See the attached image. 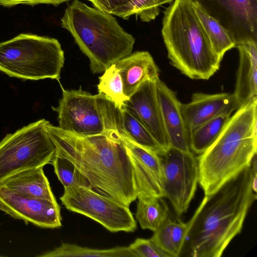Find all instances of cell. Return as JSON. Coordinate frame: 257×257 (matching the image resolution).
Segmentation results:
<instances>
[{
    "label": "cell",
    "mask_w": 257,
    "mask_h": 257,
    "mask_svg": "<svg viewBox=\"0 0 257 257\" xmlns=\"http://www.w3.org/2000/svg\"><path fill=\"white\" fill-rule=\"evenodd\" d=\"M122 79L124 94L128 98L147 80L159 78V70L148 51H136L115 63Z\"/></svg>",
    "instance_id": "19"
},
{
    "label": "cell",
    "mask_w": 257,
    "mask_h": 257,
    "mask_svg": "<svg viewBox=\"0 0 257 257\" xmlns=\"http://www.w3.org/2000/svg\"><path fill=\"white\" fill-rule=\"evenodd\" d=\"M62 96L56 107L58 127L71 133L93 135L104 133V126L96 96L82 89H65L60 84Z\"/></svg>",
    "instance_id": "10"
},
{
    "label": "cell",
    "mask_w": 257,
    "mask_h": 257,
    "mask_svg": "<svg viewBox=\"0 0 257 257\" xmlns=\"http://www.w3.org/2000/svg\"><path fill=\"white\" fill-rule=\"evenodd\" d=\"M70 1L75 0H0V5L6 7H11L21 4L34 6L45 4L58 6L61 3Z\"/></svg>",
    "instance_id": "31"
},
{
    "label": "cell",
    "mask_w": 257,
    "mask_h": 257,
    "mask_svg": "<svg viewBox=\"0 0 257 257\" xmlns=\"http://www.w3.org/2000/svg\"><path fill=\"white\" fill-rule=\"evenodd\" d=\"M56 154L71 162L96 192L130 206L139 192L135 172L123 145L105 133L82 135L47 125Z\"/></svg>",
    "instance_id": "1"
},
{
    "label": "cell",
    "mask_w": 257,
    "mask_h": 257,
    "mask_svg": "<svg viewBox=\"0 0 257 257\" xmlns=\"http://www.w3.org/2000/svg\"><path fill=\"white\" fill-rule=\"evenodd\" d=\"M60 199L67 209L94 220L112 232H130L137 229L128 206L89 187L65 189Z\"/></svg>",
    "instance_id": "8"
},
{
    "label": "cell",
    "mask_w": 257,
    "mask_h": 257,
    "mask_svg": "<svg viewBox=\"0 0 257 257\" xmlns=\"http://www.w3.org/2000/svg\"><path fill=\"white\" fill-rule=\"evenodd\" d=\"M136 218L141 228L155 231L169 215L162 198L138 196Z\"/></svg>",
    "instance_id": "24"
},
{
    "label": "cell",
    "mask_w": 257,
    "mask_h": 257,
    "mask_svg": "<svg viewBox=\"0 0 257 257\" xmlns=\"http://www.w3.org/2000/svg\"><path fill=\"white\" fill-rule=\"evenodd\" d=\"M97 87L98 93L104 94L119 108L129 98L124 94L121 76L115 64L106 69L99 77Z\"/></svg>",
    "instance_id": "26"
},
{
    "label": "cell",
    "mask_w": 257,
    "mask_h": 257,
    "mask_svg": "<svg viewBox=\"0 0 257 257\" xmlns=\"http://www.w3.org/2000/svg\"><path fill=\"white\" fill-rule=\"evenodd\" d=\"M180 107L189 131L216 116L236 110L232 95L228 93H194L190 101L181 103Z\"/></svg>",
    "instance_id": "17"
},
{
    "label": "cell",
    "mask_w": 257,
    "mask_h": 257,
    "mask_svg": "<svg viewBox=\"0 0 257 257\" xmlns=\"http://www.w3.org/2000/svg\"><path fill=\"white\" fill-rule=\"evenodd\" d=\"M193 6L213 51L221 61L227 51L235 47L234 42L228 32L193 1Z\"/></svg>",
    "instance_id": "23"
},
{
    "label": "cell",
    "mask_w": 257,
    "mask_h": 257,
    "mask_svg": "<svg viewBox=\"0 0 257 257\" xmlns=\"http://www.w3.org/2000/svg\"><path fill=\"white\" fill-rule=\"evenodd\" d=\"M41 119L8 134L0 141V184L12 175L51 164L55 145Z\"/></svg>",
    "instance_id": "7"
},
{
    "label": "cell",
    "mask_w": 257,
    "mask_h": 257,
    "mask_svg": "<svg viewBox=\"0 0 257 257\" xmlns=\"http://www.w3.org/2000/svg\"><path fill=\"white\" fill-rule=\"evenodd\" d=\"M252 189L254 192L256 193L257 191V174H252V182H251Z\"/></svg>",
    "instance_id": "32"
},
{
    "label": "cell",
    "mask_w": 257,
    "mask_h": 257,
    "mask_svg": "<svg viewBox=\"0 0 257 257\" xmlns=\"http://www.w3.org/2000/svg\"><path fill=\"white\" fill-rule=\"evenodd\" d=\"M0 187L24 195L57 202L43 167L15 174L1 183Z\"/></svg>",
    "instance_id": "20"
},
{
    "label": "cell",
    "mask_w": 257,
    "mask_h": 257,
    "mask_svg": "<svg viewBox=\"0 0 257 257\" xmlns=\"http://www.w3.org/2000/svg\"><path fill=\"white\" fill-rule=\"evenodd\" d=\"M231 114L216 116L189 131L190 150L200 155L218 138Z\"/></svg>",
    "instance_id": "22"
},
{
    "label": "cell",
    "mask_w": 257,
    "mask_h": 257,
    "mask_svg": "<svg viewBox=\"0 0 257 257\" xmlns=\"http://www.w3.org/2000/svg\"><path fill=\"white\" fill-rule=\"evenodd\" d=\"M104 132L124 147L134 168L138 195L164 197L161 155L136 144L113 130L105 128Z\"/></svg>",
    "instance_id": "12"
},
{
    "label": "cell",
    "mask_w": 257,
    "mask_h": 257,
    "mask_svg": "<svg viewBox=\"0 0 257 257\" xmlns=\"http://www.w3.org/2000/svg\"><path fill=\"white\" fill-rule=\"evenodd\" d=\"M250 166L205 196L189 231L181 253L191 257H220L242 228L256 193L251 187ZM181 255V254H180Z\"/></svg>",
    "instance_id": "2"
},
{
    "label": "cell",
    "mask_w": 257,
    "mask_h": 257,
    "mask_svg": "<svg viewBox=\"0 0 257 257\" xmlns=\"http://www.w3.org/2000/svg\"><path fill=\"white\" fill-rule=\"evenodd\" d=\"M257 149V100L236 110L216 141L197 159L205 196L249 166Z\"/></svg>",
    "instance_id": "3"
},
{
    "label": "cell",
    "mask_w": 257,
    "mask_h": 257,
    "mask_svg": "<svg viewBox=\"0 0 257 257\" xmlns=\"http://www.w3.org/2000/svg\"><path fill=\"white\" fill-rule=\"evenodd\" d=\"M129 247L136 257H171L151 239L138 238Z\"/></svg>",
    "instance_id": "30"
},
{
    "label": "cell",
    "mask_w": 257,
    "mask_h": 257,
    "mask_svg": "<svg viewBox=\"0 0 257 257\" xmlns=\"http://www.w3.org/2000/svg\"><path fill=\"white\" fill-rule=\"evenodd\" d=\"M174 0H135L132 15L139 16L142 22H149L155 19L160 13V7Z\"/></svg>",
    "instance_id": "28"
},
{
    "label": "cell",
    "mask_w": 257,
    "mask_h": 257,
    "mask_svg": "<svg viewBox=\"0 0 257 257\" xmlns=\"http://www.w3.org/2000/svg\"><path fill=\"white\" fill-rule=\"evenodd\" d=\"M41 257H136L128 246L96 249L63 243L60 246L39 255Z\"/></svg>",
    "instance_id": "25"
},
{
    "label": "cell",
    "mask_w": 257,
    "mask_h": 257,
    "mask_svg": "<svg viewBox=\"0 0 257 257\" xmlns=\"http://www.w3.org/2000/svg\"><path fill=\"white\" fill-rule=\"evenodd\" d=\"M157 80H148L142 83L123 106L143 124L165 151L169 144L157 94Z\"/></svg>",
    "instance_id": "15"
},
{
    "label": "cell",
    "mask_w": 257,
    "mask_h": 257,
    "mask_svg": "<svg viewBox=\"0 0 257 257\" xmlns=\"http://www.w3.org/2000/svg\"><path fill=\"white\" fill-rule=\"evenodd\" d=\"M0 210L39 227L62 226L60 207L57 202L24 195L1 187Z\"/></svg>",
    "instance_id": "13"
},
{
    "label": "cell",
    "mask_w": 257,
    "mask_h": 257,
    "mask_svg": "<svg viewBox=\"0 0 257 257\" xmlns=\"http://www.w3.org/2000/svg\"><path fill=\"white\" fill-rule=\"evenodd\" d=\"M104 129L113 130L146 148L162 155L164 150L143 124L123 106L119 108L102 93L96 94Z\"/></svg>",
    "instance_id": "14"
},
{
    "label": "cell",
    "mask_w": 257,
    "mask_h": 257,
    "mask_svg": "<svg viewBox=\"0 0 257 257\" xmlns=\"http://www.w3.org/2000/svg\"><path fill=\"white\" fill-rule=\"evenodd\" d=\"M229 33L235 45L257 40V0H193Z\"/></svg>",
    "instance_id": "11"
},
{
    "label": "cell",
    "mask_w": 257,
    "mask_h": 257,
    "mask_svg": "<svg viewBox=\"0 0 257 257\" xmlns=\"http://www.w3.org/2000/svg\"><path fill=\"white\" fill-rule=\"evenodd\" d=\"M95 7L111 15L127 20L132 16V7L135 0H87Z\"/></svg>",
    "instance_id": "29"
},
{
    "label": "cell",
    "mask_w": 257,
    "mask_h": 257,
    "mask_svg": "<svg viewBox=\"0 0 257 257\" xmlns=\"http://www.w3.org/2000/svg\"><path fill=\"white\" fill-rule=\"evenodd\" d=\"M162 35L170 63L192 79L208 80L221 60L196 15L193 0H175L164 12Z\"/></svg>",
    "instance_id": "4"
},
{
    "label": "cell",
    "mask_w": 257,
    "mask_h": 257,
    "mask_svg": "<svg viewBox=\"0 0 257 257\" xmlns=\"http://www.w3.org/2000/svg\"><path fill=\"white\" fill-rule=\"evenodd\" d=\"M82 52L89 60L93 74L103 72L132 53L135 39L111 14L73 1L61 19Z\"/></svg>",
    "instance_id": "5"
},
{
    "label": "cell",
    "mask_w": 257,
    "mask_h": 257,
    "mask_svg": "<svg viewBox=\"0 0 257 257\" xmlns=\"http://www.w3.org/2000/svg\"><path fill=\"white\" fill-rule=\"evenodd\" d=\"M156 91L163 122L169 146L191 151L189 133L181 111V102L175 93L160 78L156 81Z\"/></svg>",
    "instance_id": "16"
},
{
    "label": "cell",
    "mask_w": 257,
    "mask_h": 257,
    "mask_svg": "<svg viewBox=\"0 0 257 257\" xmlns=\"http://www.w3.org/2000/svg\"><path fill=\"white\" fill-rule=\"evenodd\" d=\"M163 169V187L178 216L186 213L198 183V162L193 153L169 146L161 155Z\"/></svg>",
    "instance_id": "9"
},
{
    "label": "cell",
    "mask_w": 257,
    "mask_h": 257,
    "mask_svg": "<svg viewBox=\"0 0 257 257\" xmlns=\"http://www.w3.org/2000/svg\"><path fill=\"white\" fill-rule=\"evenodd\" d=\"M64 60L55 38L23 33L0 43V71L10 77L59 80Z\"/></svg>",
    "instance_id": "6"
},
{
    "label": "cell",
    "mask_w": 257,
    "mask_h": 257,
    "mask_svg": "<svg viewBox=\"0 0 257 257\" xmlns=\"http://www.w3.org/2000/svg\"><path fill=\"white\" fill-rule=\"evenodd\" d=\"M239 61L235 89L232 94L236 110L257 100V40H248L235 45Z\"/></svg>",
    "instance_id": "18"
},
{
    "label": "cell",
    "mask_w": 257,
    "mask_h": 257,
    "mask_svg": "<svg viewBox=\"0 0 257 257\" xmlns=\"http://www.w3.org/2000/svg\"><path fill=\"white\" fill-rule=\"evenodd\" d=\"M197 212V209L193 216L187 222L174 220L169 215L154 231L151 239L171 257L180 256L187 236Z\"/></svg>",
    "instance_id": "21"
},
{
    "label": "cell",
    "mask_w": 257,
    "mask_h": 257,
    "mask_svg": "<svg viewBox=\"0 0 257 257\" xmlns=\"http://www.w3.org/2000/svg\"><path fill=\"white\" fill-rule=\"evenodd\" d=\"M51 164L64 189L77 186L90 187L86 178L68 159L55 154Z\"/></svg>",
    "instance_id": "27"
}]
</instances>
